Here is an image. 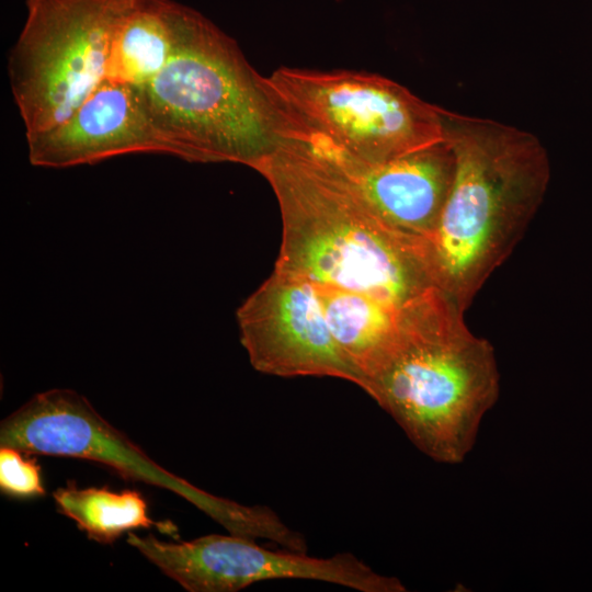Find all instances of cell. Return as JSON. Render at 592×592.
<instances>
[{
	"instance_id": "11",
	"label": "cell",
	"mask_w": 592,
	"mask_h": 592,
	"mask_svg": "<svg viewBox=\"0 0 592 592\" xmlns=\"http://www.w3.org/2000/svg\"><path fill=\"white\" fill-rule=\"evenodd\" d=\"M32 166L62 169L138 152L179 158L155 125L140 87L105 78L59 125L26 137Z\"/></svg>"
},
{
	"instance_id": "12",
	"label": "cell",
	"mask_w": 592,
	"mask_h": 592,
	"mask_svg": "<svg viewBox=\"0 0 592 592\" xmlns=\"http://www.w3.org/2000/svg\"><path fill=\"white\" fill-rule=\"evenodd\" d=\"M312 286L330 331L344 356L360 373L364 390L368 376L398 334L402 306H394L357 292Z\"/></svg>"
},
{
	"instance_id": "4",
	"label": "cell",
	"mask_w": 592,
	"mask_h": 592,
	"mask_svg": "<svg viewBox=\"0 0 592 592\" xmlns=\"http://www.w3.org/2000/svg\"><path fill=\"white\" fill-rule=\"evenodd\" d=\"M234 38L183 7L174 48L140 87L157 128L191 162L255 169L285 140V125Z\"/></svg>"
},
{
	"instance_id": "7",
	"label": "cell",
	"mask_w": 592,
	"mask_h": 592,
	"mask_svg": "<svg viewBox=\"0 0 592 592\" xmlns=\"http://www.w3.org/2000/svg\"><path fill=\"white\" fill-rule=\"evenodd\" d=\"M133 0H26L7 62L25 137L68 119L107 77L119 24Z\"/></svg>"
},
{
	"instance_id": "13",
	"label": "cell",
	"mask_w": 592,
	"mask_h": 592,
	"mask_svg": "<svg viewBox=\"0 0 592 592\" xmlns=\"http://www.w3.org/2000/svg\"><path fill=\"white\" fill-rule=\"evenodd\" d=\"M184 4L133 0L113 45L107 77L143 86L164 67L175 45Z\"/></svg>"
},
{
	"instance_id": "2",
	"label": "cell",
	"mask_w": 592,
	"mask_h": 592,
	"mask_svg": "<svg viewBox=\"0 0 592 592\" xmlns=\"http://www.w3.org/2000/svg\"><path fill=\"white\" fill-rule=\"evenodd\" d=\"M442 119L455 173L428 249L437 287L466 310L525 234L550 164L531 133L444 109Z\"/></svg>"
},
{
	"instance_id": "9",
	"label": "cell",
	"mask_w": 592,
	"mask_h": 592,
	"mask_svg": "<svg viewBox=\"0 0 592 592\" xmlns=\"http://www.w3.org/2000/svg\"><path fill=\"white\" fill-rule=\"evenodd\" d=\"M240 341L253 368L280 376H327L362 388L314 286L274 271L237 309Z\"/></svg>"
},
{
	"instance_id": "1",
	"label": "cell",
	"mask_w": 592,
	"mask_h": 592,
	"mask_svg": "<svg viewBox=\"0 0 592 592\" xmlns=\"http://www.w3.org/2000/svg\"><path fill=\"white\" fill-rule=\"evenodd\" d=\"M254 170L271 185L281 212L274 271L398 307L439 288L428 241L382 220L306 144L286 138Z\"/></svg>"
},
{
	"instance_id": "15",
	"label": "cell",
	"mask_w": 592,
	"mask_h": 592,
	"mask_svg": "<svg viewBox=\"0 0 592 592\" xmlns=\"http://www.w3.org/2000/svg\"><path fill=\"white\" fill-rule=\"evenodd\" d=\"M18 448L0 446V489L11 498L30 499L46 493L41 466Z\"/></svg>"
},
{
	"instance_id": "6",
	"label": "cell",
	"mask_w": 592,
	"mask_h": 592,
	"mask_svg": "<svg viewBox=\"0 0 592 592\" xmlns=\"http://www.w3.org/2000/svg\"><path fill=\"white\" fill-rule=\"evenodd\" d=\"M0 446L30 455L101 464L125 479L175 493L230 534L267 539L294 551L307 550L304 535L289 528L272 509L243 505L212 494L168 471L72 389L36 394L9 414L0 424Z\"/></svg>"
},
{
	"instance_id": "14",
	"label": "cell",
	"mask_w": 592,
	"mask_h": 592,
	"mask_svg": "<svg viewBox=\"0 0 592 592\" xmlns=\"http://www.w3.org/2000/svg\"><path fill=\"white\" fill-rule=\"evenodd\" d=\"M57 511L72 520L88 538L100 544H113L130 530L155 527L160 533L179 538L171 521H153L148 504L138 490L121 492L104 488H79L68 481L53 492Z\"/></svg>"
},
{
	"instance_id": "10",
	"label": "cell",
	"mask_w": 592,
	"mask_h": 592,
	"mask_svg": "<svg viewBox=\"0 0 592 592\" xmlns=\"http://www.w3.org/2000/svg\"><path fill=\"white\" fill-rule=\"evenodd\" d=\"M292 138L329 161L390 227L425 241L434 235L455 173V157L445 139L385 162L368 163L311 135Z\"/></svg>"
},
{
	"instance_id": "3",
	"label": "cell",
	"mask_w": 592,
	"mask_h": 592,
	"mask_svg": "<svg viewBox=\"0 0 592 592\" xmlns=\"http://www.w3.org/2000/svg\"><path fill=\"white\" fill-rule=\"evenodd\" d=\"M464 312L440 288L403 305L397 338L364 388L418 449L448 465L473 449L500 394L493 348Z\"/></svg>"
},
{
	"instance_id": "5",
	"label": "cell",
	"mask_w": 592,
	"mask_h": 592,
	"mask_svg": "<svg viewBox=\"0 0 592 592\" xmlns=\"http://www.w3.org/2000/svg\"><path fill=\"white\" fill-rule=\"evenodd\" d=\"M285 137H318L368 163L443 140V109L375 73L281 67L262 78Z\"/></svg>"
},
{
	"instance_id": "8",
	"label": "cell",
	"mask_w": 592,
	"mask_h": 592,
	"mask_svg": "<svg viewBox=\"0 0 592 592\" xmlns=\"http://www.w3.org/2000/svg\"><path fill=\"white\" fill-rule=\"evenodd\" d=\"M127 543L189 592H236L277 579L317 580L361 592L407 590L399 579L376 572L351 553L317 558L289 549L276 551L230 533L178 543L128 533Z\"/></svg>"
}]
</instances>
